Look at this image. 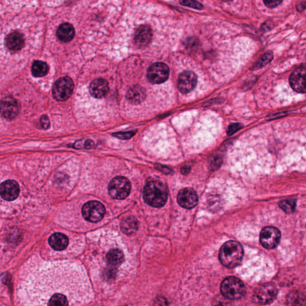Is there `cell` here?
Returning <instances> with one entry per match:
<instances>
[{
    "instance_id": "obj_5",
    "label": "cell",
    "mask_w": 306,
    "mask_h": 306,
    "mask_svg": "<svg viewBox=\"0 0 306 306\" xmlns=\"http://www.w3.org/2000/svg\"><path fill=\"white\" fill-rule=\"evenodd\" d=\"M131 190L130 181L123 176H117L112 179L108 185L109 193L115 199L123 200L127 198Z\"/></svg>"
},
{
    "instance_id": "obj_29",
    "label": "cell",
    "mask_w": 306,
    "mask_h": 306,
    "mask_svg": "<svg viewBox=\"0 0 306 306\" xmlns=\"http://www.w3.org/2000/svg\"><path fill=\"white\" fill-rule=\"evenodd\" d=\"M135 134V132H119V133H114L113 136L119 138L121 140H129Z\"/></svg>"
},
{
    "instance_id": "obj_21",
    "label": "cell",
    "mask_w": 306,
    "mask_h": 306,
    "mask_svg": "<svg viewBox=\"0 0 306 306\" xmlns=\"http://www.w3.org/2000/svg\"><path fill=\"white\" fill-rule=\"evenodd\" d=\"M108 263L113 266H119L124 260V254L119 249H113L107 255Z\"/></svg>"
},
{
    "instance_id": "obj_10",
    "label": "cell",
    "mask_w": 306,
    "mask_h": 306,
    "mask_svg": "<svg viewBox=\"0 0 306 306\" xmlns=\"http://www.w3.org/2000/svg\"><path fill=\"white\" fill-rule=\"evenodd\" d=\"M281 238V231L274 227H266L260 233V242L267 249L275 248L280 242Z\"/></svg>"
},
{
    "instance_id": "obj_6",
    "label": "cell",
    "mask_w": 306,
    "mask_h": 306,
    "mask_svg": "<svg viewBox=\"0 0 306 306\" xmlns=\"http://www.w3.org/2000/svg\"><path fill=\"white\" fill-rule=\"evenodd\" d=\"M278 293V288L274 284H264L256 288L253 294V300L257 304L266 305L273 301Z\"/></svg>"
},
{
    "instance_id": "obj_16",
    "label": "cell",
    "mask_w": 306,
    "mask_h": 306,
    "mask_svg": "<svg viewBox=\"0 0 306 306\" xmlns=\"http://www.w3.org/2000/svg\"><path fill=\"white\" fill-rule=\"evenodd\" d=\"M153 38L152 29L149 26L143 25L138 28L134 35L135 45L138 48H144L151 42Z\"/></svg>"
},
{
    "instance_id": "obj_33",
    "label": "cell",
    "mask_w": 306,
    "mask_h": 306,
    "mask_svg": "<svg viewBox=\"0 0 306 306\" xmlns=\"http://www.w3.org/2000/svg\"><path fill=\"white\" fill-rule=\"evenodd\" d=\"M156 167L157 169L165 173H169L171 172V169H170L167 167L161 166L160 164H156Z\"/></svg>"
},
{
    "instance_id": "obj_19",
    "label": "cell",
    "mask_w": 306,
    "mask_h": 306,
    "mask_svg": "<svg viewBox=\"0 0 306 306\" xmlns=\"http://www.w3.org/2000/svg\"><path fill=\"white\" fill-rule=\"evenodd\" d=\"M49 242L52 248L58 251H62L67 248L69 240L66 235L57 233L52 235L49 238Z\"/></svg>"
},
{
    "instance_id": "obj_28",
    "label": "cell",
    "mask_w": 306,
    "mask_h": 306,
    "mask_svg": "<svg viewBox=\"0 0 306 306\" xmlns=\"http://www.w3.org/2000/svg\"><path fill=\"white\" fill-rule=\"evenodd\" d=\"M243 127V125L240 124V123H234V124H232L229 126L228 131H227V133H228L229 136H231V135L236 133L238 131L240 130Z\"/></svg>"
},
{
    "instance_id": "obj_14",
    "label": "cell",
    "mask_w": 306,
    "mask_h": 306,
    "mask_svg": "<svg viewBox=\"0 0 306 306\" xmlns=\"http://www.w3.org/2000/svg\"><path fill=\"white\" fill-rule=\"evenodd\" d=\"M19 185L15 181L10 179L0 185V195L5 201H14L19 196Z\"/></svg>"
},
{
    "instance_id": "obj_18",
    "label": "cell",
    "mask_w": 306,
    "mask_h": 306,
    "mask_svg": "<svg viewBox=\"0 0 306 306\" xmlns=\"http://www.w3.org/2000/svg\"><path fill=\"white\" fill-rule=\"evenodd\" d=\"M57 37L61 42L69 43L75 37V28L69 23H63L57 29Z\"/></svg>"
},
{
    "instance_id": "obj_12",
    "label": "cell",
    "mask_w": 306,
    "mask_h": 306,
    "mask_svg": "<svg viewBox=\"0 0 306 306\" xmlns=\"http://www.w3.org/2000/svg\"><path fill=\"white\" fill-rule=\"evenodd\" d=\"M18 102L12 97L7 96L0 102V113L4 118L13 119L19 113Z\"/></svg>"
},
{
    "instance_id": "obj_35",
    "label": "cell",
    "mask_w": 306,
    "mask_h": 306,
    "mask_svg": "<svg viewBox=\"0 0 306 306\" xmlns=\"http://www.w3.org/2000/svg\"><path fill=\"white\" fill-rule=\"evenodd\" d=\"M190 167L185 165L181 167V173L182 174L187 175L190 172Z\"/></svg>"
},
{
    "instance_id": "obj_34",
    "label": "cell",
    "mask_w": 306,
    "mask_h": 306,
    "mask_svg": "<svg viewBox=\"0 0 306 306\" xmlns=\"http://www.w3.org/2000/svg\"><path fill=\"white\" fill-rule=\"evenodd\" d=\"M94 146H95V144L92 140H87L84 144V147L86 149H93Z\"/></svg>"
},
{
    "instance_id": "obj_26",
    "label": "cell",
    "mask_w": 306,
    "mask_h": 306,
    "mask_svg": "<svg viewBox=\"0 0 306 306\" xmlns=\"http://www.w3.org/2000/svg\"><path fill=\"white\" fill-rule=\"evenodd\" d=\"M180 3L185 6L195 8V9L202 10L204 8L202 4L195 0H180Z\"/></svg>"
},
{
    "instance_id": "obj_3",
    "label": "cell",
    "mask_w": 306,
    "mask_h": 306,
    "mask_svg": "<svg viewBox=\"0 0 306 306\" xmlns=\"http://www.w3.org/2000/svg\"><path fill=\"white\" fill-rule=\"evenodd\" d=\"M243 257L242 245L236 241H228L220 249L219 258L223 266L234 268L239 265Z\"/></svg>"
},
{
    "instance_id": "obj_15",
    "label": "cell",
    "mask_w": 306,
    "mask_h": 306,
    "mask_svg": "<svg viewBox=\"0 0 306 306\" xmlns=\"http://www.w3.org/2000/svg\"><path fill=\"white\" fill-rule=\"evenodd\" d=\"M197 76L195 73L187 71L181 74L178 79V89L182 93H187L195 89Z\"/></svg>"
},
{
    "instance_id": "obj_8",
    "label": "cell",
    "mask_w": 306,
    "mask_h": 306,
    "mask_svg": "<svg viewBox=\"0 0 306 306\" xmlns=\"http://www.w3.org/2000/svg\"><path fill=\"white\" fill-rule=\"evenodd\" d=\"M84 219L91 223L101 221L105 214V208L101 203L90 201L86 203L82 208Z\"/></svg>"
},
{
    "instance_id": "obj_30",
    "label": "cell",
    "mask_w": 306,
    "mask_h": 306,
    "mask_svg": "<svg viewBox=\"0 0 306 306\" xmlns=\"http://www.w3.org/2000/svg\"><path fill=\"white\" fill-rule=\"evenodd\" d=\"M222 158L219 156V155H217V156L214 157L213 158V160H211V169L214 170L219 169L221 165H222Z\"/></svg>"
},
{
    "instance_id": "obj_25",
    "label": "cell",
    "mask_w": 306,
    "mask_h": 306,
    "mask_svg": "<svg viewBox=\"0 0 306 306\" xmlns=\"http://www.w3.org/2000/svg\"><path fill=\"white\" fill-rule=\"evenodd\" d=\"M279 207L287 214H292L296 210V200H284L279 202Z\"/></svg>"
},
{
    "instance_id": "obj_7",
    "label": "cell",
    "mask_w": 306,
    "mask_h": 306,
    "mask_svg": "<svg viewBox=\"0 0 306 306\" xmlns=\"http://www.w3.org/2000/svg\"><path fill=\"white\" fill-rule=\"evenodd\" d=\"M74 86L73 80L68 76L59 78L53 87V96L58 101H66L72 95Z\"/></svg>"
},
{
    "instance_id": "obj_20",
    "label": "cell",
    "mask_w": 306,
    "mask_h": 306,
    "mask_svg": "<svg viewBox=\"0 0 306 306\" xmlns=\"http://www.w3.org/2000/svg\"><path fill=\"white\" fill-rule=\"evenodd\" d=\"M126 96L132 103L139 104L145 99L146 91L142 87L135 86L128 90Z\"/></svg>"
},
{
    "instance_id": "obj_9",
    "label": "cell",
    "mask_w": 306,
    "mask_h": 306,
    "mask_svg": "<svg viewBox=\"0 0 306 306\" xmlns=\"http://www.w3.org/2000/svg\"><path fill=\"white\" fill-rule=\"evenodd\" d=\"M169 69L165 64L155 63L149 68L147 72L149 80L153 84H161L169 78Z\"/></svg>"
},
{
    "instance_id": "obj_23",
    "label": "cell",
    "mask_w": 306,
    "mask_h": 306,
    "mask_svg": "<svg viewBox=\"0 0 306 306\" xmlns=\"http://www.w3.org/2000/svg\"><path fill=\"white\" fill-rule=\"evenodd\" d=\"M121 228L124 233L132 234L137 231L138 223L136 219L133 217L126 218L122 221Z\"/></svg>"
},
{
    "instance_id": "obj_22",
    "label": "cell",
    "mask_w": 306,
    "mask_h": 306,
    "mask_svg": "<svg viewBox=\"0 0 306 306\" xmlns=\"http://www.w3.org/2000/svg\"><path fill=\"white\" fill-rule=\"evenodd\" d=\"M49 72V66L45 62L35 61L32 66V73L35 77H42Z\"/></svg>"
},
{
    "instance_id": "obj_1",
    "label": "cell",
    "mask_w": 306,
    "mask_h": 306,
    "mask_svg": "<svg viewBox=\"0 0 306 306\" xmlns=\"http://www.w3.org/2000/svg\"><path fill=\"white\" fill-rule=\"evenodd\" d=\"M17 294L22 305L30 306L84 305L93 296L83 267L70 261L28 267L20 276Z\"/></svg>"
},
{
    "instance_id": "obj_32",
    "label": "cell",
    "mask_w": 306,
    "mask_h": 306,
    "mask_svg": "<svg viewBox=\"0 0 306 306\" xmlns=\"http://www.w3.org/2000/svg\"><path fill=\"white\" fill-rule=\"evenodd\" d=\"M40 122L43 129H47L49 128L50 120L49 117L46 115H44L41 117Z\"/></svg>"
},
{
    "instance_id": "obj_31",
    "label": "cell",
    "mask_w": 306,
    "mask_h": 306,
    "mask_svg": "<svg viewBox=\"0 0 306 306\" xmlns=\"http://www.w3.org/2000/svg\"><path fill=\"white\" fill-rule=\"evenodd\" d=\"M264 3L269 8H275L280 4L282 0H263Z\"/></svg>"
},
{
    "instance_id": "obj_24",
    "label": "cell",
    "mask_w": 306,
    "mask_h": 306,
    "mask_svg": "<svg viewBox=\"0 0 306 306\" xmlns=\"http://www.w3.org/2000/svg\"><path fill=\"white\" fill-rule=\"evenodd\" d=\"M273 58V55L272 52H267L260 58L257 63H256L252 68V70H256L261 69L262 67L266 66L269 64Z\"/></svg>"
},
{
    "instance_id": "obj_2",
    "label": "cell",
    "mask_w": 306,
    "mask_h": 306,
    "mask_svg": "<svg viewBox=\"0 0 306 306\" xmlns=\"http://www.w3.org/2000/svg\"><path fill=\"white\" fill-rule=\"evenodd\" d=\"M143 196L147 204L155 208L162 207L167 199L166 187L160 181L149 182L144 187Z\"/></svg>"
},
{
    "instance_id": "obj_13",
    "label": "cell",
    "mask_w": 306,
    "mask_h": 306,
    "mask_svg": "<svg viewBox=\"0 0 306 306\" xmlns=\"http://www.w3.org/2000/svg\"><path fill=\"white\" fill-rule=\"evenodd\" d=\"M179 205L185 209H192L198 204L199 198L195 190L185 188L179 191L177 197Z\"/></svg>"
},
{
    "instance_id": "obj_4",
    "label": "cell",
    "mask_w": 306,
    "mask_h": 306,
    "mask_svg": "<svg viewBox=\"0 0 306 306\" xmlns=\"http://www.w3.org/2000/svg\"><path fill=\"white\" fill-rule=\"evenodd\" d=\"M222 293L226 298L237 300L245 295L246 288L242 281L237 278L228 277L224 280L221 286Z\"/></svg>"
},
{
    "instance_id": "obj_11",
    "label": "cell",
    "mask_w": 306,
    "mask_h": 306,
    "mask_svg": "<svg viewBox=\"0 0 306 306\" xmlns=\"http://www.w3.org/2000/svg\"><path fill=\"white\" fill-rule=\"evenodd\" d=\"M291 87L298 93H306V67L305 65L300 66L294 71L290 77Z\"/></svg>"
},
{
    "instance_id": "obj_17",
    "label": "cell",
    "mask_w": 306,
    "mask_h": 306,
    "mask_svg": "<svg viewBox=\"0 0 306 306\" xmlns=\"http://www.w3.org/2000/svg\"><path fill=\"white\" fill-rule=\"evenodd\" d=\"M109 90L107 81L102 78L96 79L90 84V92L95 98H102L107 95Z\"/></svg>"
},
{
    "instance_id": "obj_27",
    "label": "cell",
    "mask_w": 306,
    "mask_h": 306,
    "mask_svg": "<svg viewBox=\"0 0 306 306\" xmlns=\"http://www.w3.org/2000/svg\"><path fill=\"white\" fill-rule=\"evenodd\" d=\"M302 301V297L299 294L291 293L290 296H288V302H289V305H301Z\"/></svg>"
},
{
    "instance_id": "obj_36",
    "label": "cell",
    "mask_w": 306,
    "mask_h": 306,
    "mask_svg": "<svg viewBox=\"0 0 306 306\" xmlns=\"http://www.w3.org/2000/svg\"><path fill=\"white\" fill-rule=\"evenodd\" d=\"M222 1H225V2H229V1H233V0H222Z\"/></svg>"
}]
</instances>
